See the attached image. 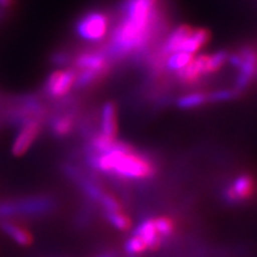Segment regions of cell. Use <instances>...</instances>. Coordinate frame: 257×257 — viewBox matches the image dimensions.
Segmentation results:
<instances>
[{
	"instance_id": "obj_5",
	"label": "cell",
	"mask_w": 257,
	"mask_h": 257,
	"mask_svg": "<svg viewBox=\"0 0 257 257\" xmlns=\"http://www.w3.org/2000/svg\"><path fill=\"white\" fill-rule=\"evenodd\" d=\"M76 67L81 73L76 76L75 85L86 87L95 81L99 76L104 75L108 67L107 57L100 51H87L80 55L75 61Z\"/></svg>"
},
{
	"instance_id": "obj_8",
	"label": "cell",
	"mask_w": 257,
	"mask_h": 257,
	"mask_svg": "<svg viewBox=\"0 0 257 257\" xmlns=\"http://www.w3.org/2000/svg\"><path fill=\"white\" fill-rule=\"evenodd\" d=\"M257 191L255 178L248 173L236 176L230 184L225 185L221 192L223 200L229 205H239L251 199Z\"/></svg>"
},
{
	"instance_id": "obj_6",
	"label": "cell",
	"mask_w": 257,
	"mask_h": 257,
	"mask_svg": "<svg viewBox=\"0 0 257 257\" xmlns=\"http://www.w3.org/2000/svg\"><path fill=\"white\" fill-rule=\"evenodd\" d=\"M230 62L238 69L236 87L237 93L244 91L257 78V50L253 48H244L232 56H229Z\"/></svg>"
},
{
	"instance_id": "obj_2",
	"label": "cell",
	"mask_w": 257,
	"mask_h": 257,
	"mask_svg": "<svg viewBox=\"0 0 257 257\" xmlns=\"http://www.w3.org/2000/svg\"><path fill=\"white\" fill-rule=\"evenodd\" d=\"M155 19V0H128L124 17L112 34V55L123 57L142 49L152 37Z\"/></svg>"
},
{
	"instance_id": "obj_19",
	"label": "cell",
	"mask_w": 257,
	"mask_h": 257,
	"mask_svg": "<svg viewBox=\"0 0 257 257\" xmlns=\"http://www.w3.org/2000/svg\"><path fill=\"white\" fill-rule=\"evenodd\" d=\"M154 220V225H155V229L157 231V233L160 234V237L163 240L165 239H169L172 238L173 234L175 233V223L172 218L169 217H156L153 218Z\"/></svg>"
},
{
	"instance_id": "obj_9",
	"label": "cell",
	"mask_w": 257,
	"mask_h": 257,
	"mask_svg": "<svg viewBox=\"0 0 257 257\" xmlns=\"http://www.w3.org/2000/svg\"><path fill=\"white\" fill-rule=\"evenodd\" d=\"M76 74L72 69L56 70L48 76L46 82V93L50 98H61L68 94L73 86H75Z\"/></svg>"
},
{
	"instance_id": "obj_22",
	"label": "cell",
	"mask_w": 257,
	"mask_h": 257,
	"mask_svg": "<svg viewBox=\"0 0 257 257\" xmlns=\"http://www.w3.org/2000/svg\"><path fill=\"white\" fill-rule=\"evenodd\" d=\"M99 205L102 207L104 212H123V206L113 195L105 193L99 201Z\"/></svg>"
},
{
	"instance_id": "obj_23",
	"label": "cell",
	"mask_w": 257,
	"mask_h": 257,
	"mask_svg": "<svg viewBox=\"0 0 257 257\" xmlns=\"http://www.w3.org/2000/svg\"><path fill=\"white\" fill-rule=\"evenodd\" d=\"M238 95L234 89H218L212 93H208V102H221L233 99Z\"/></svg>"
},
{
	"instance_id": "obj_11",
	"label": "cell",
	"mask_w": 257,
	"mask_h": 257,
	"mask_svg": "<svg viewBox=\"0 0 257 257\" xmlns=\"http://www.w3.org/2000/svg\"><path fill=\"white\" fill-rule=\"evenodd\" d=\"M134 233L142 238L148 250H156L162 246L163 239L157 233L153 218H146L141 220L140 224L134 229Z\"/></svg>"
},
{
	"instance_id": "obj_21",
	"label": "cell",
	"mask_w": 257,
	"mask_h": 257,
	"mask_svg": "<svg viewBox=\"0 0 257 257\" xmlns=\"http://www.w3.org/2000/svg\"><path fill=\"white\" fill-rule=\"evenodd\" d=\"M148 248L146 244H144L142 238L134 232H133V236L125 242V251H126L128 256L141 255V253L146 252Z\"/></svg>"
},
{
	"instance_id": "obj_13",
	"label": "cell",
	"mask_w": 257,
	"mask_h": 257,
	"mask_svg": "<svg viewBox=\"0 0 257 257\" xmlns=\"http://www.w3.org/2000/svg\"><path fill=\"white\" fill-rule=\"evenodd\" d=\"M0 229H2L3 232L8 234L9 237H11L16 243L22 246L31 245L32 240H34L32 234L27 229H24L23 226L15 223V221L9 219L0 220Z\"/></svg>"
},
{
	"instance_id": "obj_25",
	"label": "cell",
	"mask_w": 257,
	"mask_h": 257,
	"mask_svg": "<svg viewBox=\"0 0 257 257\" xmlns=\"http://www.w3.org/2000/svg\"><path fill=\"white\" fill-rule=\"evenodd\" d=\"M12 4V0H0V5L4 6V8H9Z\"/></svg>"
},
{
	"instance_id": "obj_14",
	"label": "cell",
	"mask_w": 257,
	"mask_h": 257,
	"mask_svg": "<svg viewBox=\"0 0 257 257\" xmlns=\"http://www.w3.org/2000/svg\"><path fill=\"white\" fill-rule=\"evenodd\" d=\"M208 40H210V34L206 30H204V29H192L179 51H184V53L194 55L206 46Z\"/></svg>"
},
{
	"instance_id": "obj_20",
	"label": "cell",
	"mask_w": 257,
	"mask_h": 257,
	"mask_svg": "<svg viewBox=\"0 0 257 257\" xmlns=\"http://www.w3.org/2000/svg\"><path fill=\"white\" fill-rule=\"evenodd\" d=\"M104 217L114 229L119 231H128L133 227V221L123 212H104Z\"/></svg>"
},
{
	"instance_id": "obj_18",
	"label": "cell",
	"mask_w": 257,
	"mask_h": 257,
	"mask_svg": "<svg viewBox=\"0 0 257 257\" xmlns=\"http://www.w3.org/2000/svg\"><path fill=\"white\" fill-rule=\"evenodd\" d=\"M193 57H194V55H191V54L188 53H184V51H175V53H172L168 56L166 66L167 68L172 70V72L179 73L191 63Z\"/></svg>"
},
{
	"instance_id": "obj_17",
	"label": "cell",
	"mask_w": 257,
	"mask_h": 257,
	"mask_svg": "<svg viewBox=\"0 0 257 257\" xmlns=\"http://www.w3.org/2000/svg\"><path fill=\"white\" fill-rule=\"evenodd\" d=\"M206 102H208V93L195 92L179 98L178 106L182 110H192V108L200 107Z\"/></svg>"
},
{
	"instance_id": "obj_12",
	"label": "cell",
	"mask_w": 257,
	"mask_h": 257,
	"mask_svg": "<svg viewBox=\"0 0 257 257\" xmlns=\"http://www.w3.org/2000/svg\"><path fill=\"white\" fill-rule=\"evenodd\" d=\"M100 134L108 138H117L118 134V120H117V108L113 102L108 101L104 104L100 114Z\"/></svg>"
},
{
	"instance_id": "obj_24",
	"label": "cell",
	"mask_w": 257,
	"mask_h": 257,
	"mask_svg": "<svg viewBox=\"0 0 257 257\" xmlns=\"http://www.w3.org/2000/svg\"><path fill=\"white\" fill-rule=\"evenodd\" d=\"M93 257H118V253L113 251V250H107V251H102L100 253H96Z\"/></svg>"
},
{
	"instance_id": "obj_16",
	"label": "cell",
	"mask_w": 257,
	"mask_h": 257,
	"mask_svg": "<svg viewBox=\"0 0 257 257\" xmlns=\"http://www.w3.org/2000/svg\"><path fill=\"white\" fill-rule=\"evenodd\" d=\"M74 123H75V120H74L73 115L69 113H64L54 118V119L51 120L50 127L55 136L66 137L68 136L69 134H72L74 128Z\"/></svg>"
},
{
	"instance_id": "obj_15",
	"label": "cell",
	"mask_w": 257,
	"mask_h": 257,
	"mask_svg": "<svg viewBox=\"0 0 257 257\" xmlns=\"http://www.w3.org/2000/svg\"><path fill=\"white\" fill-rule=\"evenodd\" d=\"M192 30V28L186 27V25H182V27H179L174 29L172 31V34L169 35V37L167 38L165 42V46H163V51L165 53L172 54L175 53V51H179L180 48H181L182 43L186 40V37L188 36L189 31Z\"/></svg>"
},
{
	"instance_id": "obj_10",
	"label": "cell",
	"mask_w": 257,
	"mask_h": 257,
	"mask_svg": "<svg viewBox=\"0 0 257 257\" xmlns=\"http://www.w3.org/2000/svg\"><path fill=\"white\" fill-rule=\"evenodd\" d=\"M41 130L42 120H31L22 125L12 144V155L16 157L23 156L32 147V144L36 142Z\"/></svg>"
},
{
	"instance_id": "obj_7",
	"label": "cell",
	"mask_w": 257,
	"mask_h": 257,
	"mask_svg": "<svg viewBox=\"0 0 257 257\" xmlns=\"http://www.w3.org/2000/svg\"><path fill=\"white\" fill-rule=\"evenodd\" d=\"M110 27V21L105 14L92 11L86 14L76 24V34L81 40L96 43L104 40Z\"/></svg>"
},
{
	"instance_id": "obj_4",
	"label": "cell",
	"mask_w": 257,
	"mask_h": 257,
	"mask_svg": "<svg viewBox=\"0 0 257 257\" xmlns=\"http://www.w3.org/2000/svg\"><path fill=\"white\" fill-rule=\"evenodd\" d=\"M227 61L229 55L225 51H218L212 55L193 57L191 63L179 72V78L184 83H194L202 76L218 72Z\"/></svg>"
},
{
	"instance_id": "obj_1",
	"label": "cell",
	"mask_w": 257,
	"mask_h": 257,
	"mask_svg": "<svg viewBox=\"0 0 257 257\" xmlns=\"http://www.w3.org/2000/svg\"><path fill=\"white\" fill-rule=\"evenodd\" d=\"M86 162L95 172L125 181H147L157 173L152 156L118 140L107 153L87 154Z\"/></svg>"
},
{
	"instance_id": "obj_3",
	"label": "cell",
	"mask_w": 257,
	"mask_h": 257,
	"mask_svg": "<svg viewBox=\"0 0 257 257\" xmlns=\"http://www.w3.org/2000/svg\"><path fill=\"white\" fill-rule=\"evenodd\" d=\"M55 208V199L49 195H28L15 200L0 202V220L16 217H44L51 213Z\"/></svg>"
}]
</instances>
